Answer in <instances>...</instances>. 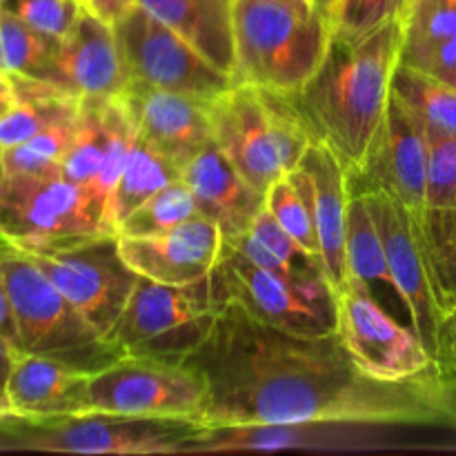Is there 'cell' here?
<instances>
[{
	"label": "cell",
	"mask_w": 456,
	"mask_h": 456,
	"mask_svg": "<svg viewBox=\"0 0 456 456\" xmlns=\"http://www.w3.org/2000/svg\"><path fill=\"white\" fill-rule=\"evenodd\" d=\"M208 386L200 421L281 426H387L456 430V381L441 368L403 381L365 374L338 332L298 334L221 305L185 356Z\"/></svg>",
	"instance_id": "cell-1"
},
{
	"label": "cell",
	"mask_w": 456,
	"mask_h": 456,
	"mask_svg": "<svg viewBox=\"0 0 456 456\" xmlns=\"http://www.w3.org/2000/svg\"><path fill=\"white\" fill-rule=\"evenodd\" d=\"M403 49V20H387L363 38L332 36L323 61L297 92L281 94L312 141L328 145L346 169L363 160L392 98Z\"/></svg>",
	"instance_id": "cell-2"
},
{
	"label": "cell",
	"mask_w": 456,
	"mask_h": 456,
	"mask_svg": "<svg viewBox=\"0 0 456 456\" xmlns=\"http://www.w3.org/2000/svg\"><path fill=\"white\" fill-rule=\"evenodd\" d=\"M330 40L328 18L314 7L281 0H236L234 83L274 94L297 92L321 65Z\"/></svg>",
	"instance_id": "cell-3"
},
{
	"label": "cell",
	"mask_w": 456,
	"mask_h": 456,
	"mask_svg": "<svg viewBox=\"0 0 456 456\" xmlns=\"http://www.w3.org/2000/svg\"><path fill=\"white\" fill-rule=\"evenodd\" d=\"M0 274L12 301L20 352L65 361L87 372H98L125 356L105 341L25 249L3 239Z\"/></svg>",
	"instance_id": "cell-4"
},
{
	"label": "cell",
	"mask_w": 456,
	"mask_h": 456,
	"mask_svg": "<svg viewBox=\"0 0 456 456\" xmlns=\"http://www.w3.org/2000/svg\"><path fill=\"white\" fill-rule=\"evenodd\" d=\"M212 428L191 417L83 412L69 417H4L0 432L18 448L67 454H194Z\"/></svg>",
	"instance_id": "cell-5"
},
{
	"label": "cell",
	"mask_w": 456,
	"mask_h": 456,
	"mask_svg": "<svg viewBox=\"0 0 456 456\" xmlns=\"http://www.w3.org/2000/svg\"><path fill=\"white\" fill-rule=\"evenodd\" d=\"M209 281L218 307L230 303L252 319L288 332H337V289L325 272L281 274L254 265L223 245Z\"/></svg>",
	"instance_id": "cell-6"
},
{
	"label": "cell",
	"mask_w": 456,
	"mask_h": 456,
	"mask_svg": "<svg viewBox=\"0 0 456 456\" xmlns=\"http://www.w3.org/2000/svg\"><path fill=\"white\" fill-rule=\"evenodd\" d=\"M118 234L92 190L61 172L0 169V239L16 245H65Z\"/></svg>",
	"instance_id": "cell-7"
},
{
	"label": "cell",
	"mask_w": 456,
	"mask_h": 456,
	"mask_svg": "<svg viewBox=\"0 0 456 456\" xmlns=\"http://www.w3.org/2000/svg\"><path fill=\"white\" fill-rule=\"evenodd\" d=\"M212 281L165 285L138 276L127 305L105 341L129 356L185 361L218 314Z\"/></svg>",
	"instance_id": "cell-8"
},
{
	"label": "cell",
	"mask_w": 456,
	"mask_h": 456,
	"mask_svg": "<svg viewBox=\"0 0 456 456\" xmlns=\"http://www.w3.org/2000/svg\"><path fill=\"white\" fill-rule=\"evenodd\" d=\"M118 240V234H102L65 245L18 248L25 249L80 314L107 337L138 281L120 254Z\"/></svg>",
	"instance_id": "cell-9"
},
{
	"label": "cell",
	"mask_w": 456,
	"mask_h": 456,
	"mask_svg": "<svg viewBox=\"0 0 456 456\" xmlns=\"http://www.w3.org/2000/svg\"><path fill=\"white\" fill-rule=\"evenodd\" d=\"M205 403L203 377L183 361L125 354L89 381L87 412L200 419Z\"/></svg>",
	"instance_id": "cell-10"
},
{
	"label": "cell",
	"mask_w": 456,
	"mask_h": 456,
	"mask_svg": "<svg viewBox=\"0 0 456 456\" xmlns=\"http://www.w3.org/2000/svg\"><path fill=\"white\" fill-rule=\"evenodd\" d=\"M129 80L214 101L234 85V78L196 52L183 36L136 4L114 22Z\"/></svg>",
	"instance_id": "cell-11"
},
{
	"label": "cell",
	"mask_w": 456,
	"mask_h": 456,
	"mask_svg": "<svg viewBox=\"0 0 456 456\" xmlns=\"http://www.w3.org/2000/svg\"><path fill=\"white\" fill-rule=\"evenodd\" d=\"M428 127L396 94H392L386 116L370 141L363 160L347 172L350 194L372 191L392 196L403 205L419 227L426 218L428 190Z\"/></svg>",
	"instance_id": "cell-12"
},
{
	"label": "cell",
	"mask_w": 456,
	"mask_h": 456,
	"mask_svg": "<svg viewBox=\"0 0 456 456\" xmlns=\"http://www.w3.org/2000/svg\"><path fill=\"white\" fill-rule=\"evenodd\" d=\"M337 332L354 363L370 377L403 381L439 368L412 325H403L365 285L337 292Z\"/></svg>",
	"instance_id": "cell-13"
},
{
	"label": "cell",
	"mask_w": 456,
	"mask_h": 456,
	"mask_svg": "<svg viewBox=\"0 0 456 456\" xmlns=\"http://www.w3.org/2000/svg\"><path fill=\"white\" fill-rule=\"evenodd\" d=\"M363 199L381 234L392 281L408 312L410 325L419 334L432 359L436 361V343H439L444 310L436 301L435 285H432L421 227L414 221L412 214L403 205L396 203L392 196L372 191V194H363Z\"/></svg>",
	"instance_id": "cell-14"
},
{
	"label": "cell",
	"mask_w": 456,
	"mask_h": 456,
	"mask_svg": "<svg viewBox=\"0 0 456 456\" xmlns=\"http://www.w3.org/2000/svg\"><path fill=\"white\" fill-rule=\"evenodd\" d=\"M209 123L214 145L258 191L267 194L288 174L276 150L274 114L263 89L234 83L209 101Z\"/></svg>",
	"instance_id": "cell-15"
},
{
	"label": "cell",
	"mask_w": 456,
	"mask_h": 456,
	"mask_svg": "<svg viewBox=\"0 0 456 456\" xmlns=\"http://www.w3.org/2000/svg\"><path fill=\"white\" fill-rule=\"evenodd\" d=\"M120 101L132 118L136 136L172 160L178 169L212 142L209 101L151 87L138 80H129Z\"/></svg>",
	"instance_id": "cell-16"
},
{
	"label": "cell",
	"mask_w": 456,
	"mask_h": 456,
	"mask_svg": "<svg viewBox=\"0 0 456 456\" xmlns=\"http://www.w3.org/2000/svg\"><path fill=\"white\" fill-rule=\"evenodd\" d=\"M52 83L80 101H114L129 85L116 29L87 7L58 45Z\"/></svg>",
	"instance_id": "cell-17"
},
{
	"label": "cell",
	"mask_w": 456,
	"mask_h": 456,
	"mask_svg": "<svg viewBox=\"0 0 456 456\" xmlns=\"http://www.w3.org/2000/svg\"><path fill=\"white\" fill-rule=\"evenodd\" d=\"M120 254L138 276L165 285H190L212 274L223 252L221 227L208 216L151 236H118Z\"/></svg>",
	"instance_id": "cell-18"
},
{
	"label": "cell",
	"mask_w": 456,
	"mask_h": 456,
	"mask_svg": "<svg viewBox=\"0 0 456 456\" xmlns=\"http://www.w3.org/2000/svg\"><path fill=\"white\" fill-rule=\"evenodd\" d=\"M92 374L65 361L18 352L4 387L9 412L22 419L87 412Z\"/></svg>",
	"instance_id": "cell-19"
},
{
	"label": "cell",
	"mask_w": 456,
	"mask_h": 456,
	"mask_svg": "<svg viewBox=\"0 0 456 456\" xmlns=\"http://www.w3.org/2000/svg\"><path fill=\"white\" fill-rule=\"evenodd\" d=\"M298 167L307 174L310 181L312 214L319 234L325 276L334 289L341 292L350 285L346 261L347 205H350L347 169L341 159L319 141L310 142Z\"/></svg>",
	"instance_id": "cell-20"
},
{
	"label": "cell",
	"mask_w": 456,
	"mask_h": 456,
	"mask_svg": "<svg viewBox=\"0 0 456 456\" xmlns=\"http://www.w3.org/2000/svg\"><path fill=\"white\" fill-rule=\"evenodd\" d=\"M181 178L194 194L200 214L221 227L223 239L248 232L265 208V194L245 181L214 141L181 169Z\"/></svg>",
	"instance_id": "cell-21"
},
{
	"label": "cell",
	"mask_w": 456,
	"mask_h": 456,
	"mask_svg": "<svg viewBox=\"0 0 456 456\" xmlns=\"http://www.w3.org/2000/svg\"><path fill=\"white\" fill-rule=\"evenodd\" d=\"M236 0H138L145 12L176 31L212 65L234 78Z\"/></svg>",
	"instance_id": "cell-22"
},
{
	"label": "cell",
	"mask_w": 456,
	"mask_h": 456,
	"mask_svg": "<svg viewBox=\"0 0 456 456\" xmlns=\"http://www.w3.org/2000/svg\"><path fill=\"white\" fill-rule=\"evenodd\" d=\"M12 83L16 101L0 118V150L27 141L49 125L74 118L83 102L47 80L12 76Z\"/></svg>",
	"instance_id": "cell-23"
},
{
	"label": "cell",
	"mask_w": 456,
	"mask_h": 456,
	"mask_svg": "<svg viewBox=\"0 0 456 456\" xmlns=\"http://www.w3.org/2000/svg\"><path fill=\"white\" fill-rule=\"evenodd\" d=\"M346 261L350 283L365 285L372 294L374 288L381 285V288L392 289L399 297V292L395 288V281H392L390 265H387L381 234H379L377 223H374L363 196L350 194V205H347Z\"/></svg>",
	"instance_id": "cell-24"
},
{
	"label": "cell",
	"mask_w": 456,
	"mask_h": 456,
	"mask_svg": "<svg viewBox=\"0 0 456 456\" xmlns=\"http://www.w3.org/2000/svg\"><path fill=\"white\" fill-rule=\"evenodd\" d=\"M178 178H181V169L172 160L159 154L145 141L134 136L127 165H125L123 174H120L118 183H116L110 203V216L116 232H118L120 221L127 218L138 205H142L160 187L169 185V183L178 181Z\"/></svg>",
	"instance_id": "cell-25"
},
{
	"label": "cell",
	"mask_w": 456,
	"mask_h": 456,
	"mask_svg": "<svg viewBox=\"0 0 456 456\" xmlns=\"http://www.w3.org/2000/svg\"><path fill=\"white\" fill-rule=\"evenodd\" d=\"M58 45H61L58 38L40 34L0 7V49H3L4 71L9 76L52 83Z\"/></svg>",
	"instance_id": "cell-26"
},
{
	"label": "cell",
	"mask_w": 456,
	"mask_h": 456,
	"mask_svg": "<svg viewBox=\"0 0 456 456\" xmlns=\"http://www.w3.org/2000/svg\"><path fill=\"white\" fill-rule=\"evenodd\" d=\"M392 94H396L430 132L456 134V87L452 85L399 62Z\"/></svg>",
	"instance_id": "cell-27"
},
{
	"label": "cell",
	"mask_w": 456,
	"mask_h": 456,
	"mask_svg": "<svg viewBox=\"0 0 456 456\" xmlns=\"http://www.w3.org/2000/svg\"><path fill=\"white\" fill-rule=\"evenodd\" d=\"M265 208L305 252L321 258L319 234H316L314 214H312L310 181L301 167L285 174L267 190Z\"/></svg>",
	"instance_id": "cell-28"
},
{
	"label": "cell",
	"mask_w": 456,
	"mask_h": 456,
	"mask_svg": "<svg viewBox=\"0 0 456 456\" xmlns=\"http://www.w3.org/2000/svg\"><path fill=\"white\" fill-rule=\"evenodd\" d=\"M203 216L194 194L183 178L160 187L142 205H138L118 225V236H151Z\"/></svg>",
	"instance_id": "cell-29"
},
{
	"label": "cell",
	"mask_w": 456,
	"mask_h": 456,
	"mask_svg": "<svg viewBox=\"0 0 456 456\" xmlns=\"http://www.w3.org/2000/svg\"><path fill=\"white\" fill-rule=\"evenodd\" d=\"M105 101L80 102L76 132L67 147L58 172L71 183L92 190L98 172H101L102 156H105V120H102Z\"/></svg>",
	"instance_id": "cell-30"
},
{
	"label": "cell",
	"mask_w": 456,
	"mask_h": 456,
	"mask_svg": "<svg viewBox=\"0 0 456 456\" xmlns=\"http://www.w3.org/2000/svg\"><path fill=\"white\" fill-rule=\"evenodd\" d=\"M76 120H78V114L74 118L49 125L43 132L34 134L18 145L0 150V169L7 174L56 172L74 138Z\"/></svg>",
	"instance_id": "cell-31"
},
{
	"label": "cell",
	"mask_w": 456,
	"mask_h": 456,
	"mask_svg": "<svg viewBox=\"0 0 456 456\" xmlns=\"http://www.w3.org/2000/svg\"><path fill=\"white\" fill-rule=\"evenodd\" d=\"M307 428L281 423H239L212 428L208 439L196 448L200 452H236V450H283L307 444Z\"/></svg>",
	"instance_id": "cell-32"
},
{
	"label": "cell",
	"mask_w": 456,
	"mask_h": 456,
	"mask_svg": "<svg viewBox=\"0 0 456 456\" xmlns=\"http://www.w3.org/2000/svg\"><path fill=\"white\" fill-rule=\"evenodd\" d=\"M102 120H105V156H102L101 172L92 185V194L101 200V205L110 214L111 194H114V187L123 174L125 165H127L136 132H134L132 118H129L120 98L105 101Z\"/></svg>",
	"instance_id": "cell-33"
},
{
	"label": "cell",
	"mask_w": 456,
	"mask_h": 456,
	"mask_svg": "<svg viewBox=\"0 0 456 456\" xmlns=\"http://www.w3.org/2000/svg\"><path fill=\"white\" fill-rule=\"evenodd\" d=\"M423 243L441 310L456 307V209L423 221Z\"/></svg>",
	"instance_id": "cell-34"
},
{
	"label": "cell",
	"mask_w": 456,
	"mask_h": 456,
	"mask_svg": "<svg viewBox=\"0 0 456 456\" xmlns=\"http://www.w3.org/2000/svg\"><path fill=\"white\" fill-rule=\"evenodd\" d=\"M428 145H430V159H428L426 218H432L456 209V134H439L428 129Z\"/></svg>",
	"instance_id": "cell-35"
},
{
	"label": "cell",
	"mask_w": 456,
	"mask_h": 456,
	"mask_svg": "<svg viewBox=\"0 0 456 456\" xmlns=\"http://www.w3.org/2000/svg\"><path fill=\"white\" fill-rule=\"evenodd\" d=\"M399 0H334L328 13L330 31L337 38L356 40L396 18Z\"/></svg>",
	"instance_id": "cell-36"
},
{
	"label": "cell",
	"mask_w": 456,
	"mask_h": 456,
	"mask_svg": "<svg viewBox=\"0 0 456 456\" xmlns=\"http://www.w3.org/2000/svg\"><path fill=\"white\" fill-rule=\"evenodd\" d=\"M0 7L40 34L61 40L78 20L85 4H80L78 0H3Z\"/></svg>",
	"instance_id": "cell-37"
},
{
	"label": "cell",
	"mask_w": 456,
	"mask_h": 456,
	"mask_svg": "<svg viewBox=\"0 0 456 456\" xmlns=\"http://www.w3.org/2000/svg\"><path fill=\"white\" fill-rule=\"evenodd\" d=\"M249 232L288 267L289 272H316L323 270V263L321 258L312 256L310 252L301 248L297 240L292 239L288 230L272 216V212L267 208H263L261 212L256 214V218L249 225ZM325 272V270H323Z\"/></svg>",
	"instance_id": "cell-38"
},
{
	"label": "cell",
	"mask_w": 456,
	"mask_h": 456,
	"mask_svg": "<svg viewBox=\"0 0 456 456\" xmlns=\"http://www.w3.org/2000/svg\"><path fill=\"white\" fill-rule=\"evenodd\" d=\"M401 65L414 67V69L423 71V74L432 76L441 83L456 87V36L439 45H432L426 52L408 58V61H401Z\"/></svg>",
	"instance_id": "cell-39"
},
{
	"label": "cell",
	"mask_w": 456,
	"mask_h": 456,
	"mask_svg": "<svg viewBox=\"0 0 456 456\" xmlns=\"http://www.w3.org/2000/svg\"><path fill=\"white\" fill-rule=\"evenodd\" d=\"M436 365L445 377L456 381V307L445 312L439 330V343H436Z\"/></svg>",
	"instance_id": "cell-40"
},
{
	"label": "cell",
	"mask_w": 456,
	"mask_h": 456,
	"mask_svg": "<svg viewBox=\"0 0 456 456\" xmlns=\"http://www.w3.org/2000/svg\"><path fill=\"white\" fill-rule=\"evenodd\" d=\"M138 4V0H87L85 7L89 9L92 13H96L98 18L107 22H118L120 18L127 16L134 7Z\"/></svg>",
	"instance_id": "cell-41"
},
{
	"label": "cell",
	"mask_w": 456,
	"mask_h": 456,
	"mask_svg": "<svg viewBox=\"0 0 456 456\" xmlns=\"http://www.w3.org/2000/svg\"><path fill=\"white\" fill-rule=\"evenodd\" d=\"M0 337L7 338L16 350L18 347V332H16V323H13V310H12V301H9L7 294V285H4L3 274H0Z\"/></svg>",
	"instance_id": "cell-42"
},
{
	"label": "cell",
	"mask_w": 456,
	"mask_h": 456,
	"mask_svg": "<svg viewBox=\"0 0 456 456\" xmlns=\"http://www.w3.org/2000/svg\"><path fill=\"white\" fill-rule=\"evenodd\" d=\"M18 352L20 350H16V347H13L7 338L0 337V396H3V399H4V387H7L9 372H12L13 361H16Z\"/></svg>",
	"instance_id": "cell-43"
},
{
	"label": "cell",
	"mask_w": 456,
	"mask_h": 456,
	"mask_svg": "<svg viewBox=\"0 0 456 456\" xmlns=\"http://www.w3.org/2000/svg\"><path fill=\"white\" fill-rule=\"evenodd\" d=\"M13 101H16V96H13L12 76L0 74V118H3L9 110H12Z\"/></svg>",
	"instance_id": "cell-44"
},
{
	"label": "cell",
	"mask_w": 456,
	"mask_h": 456,
	"mask_svg": "<svg viewBox=\"0 0 456 456\" xmlns=\"http://www.w3.org/2000/svg\"><path fill=\"white\" fill-rule=\"evenodd\" d=\"M310 3L314 4V9H319V12L323 13L325 18H328V13H330V9H332L334 0H310Z\"/></svg>",
	"instance_id": "cell-45"
},
{
	"label": "cell",
	"mask_w": 456,
	"mask_h": 456,
	"mask_svg": "<svg viewBox=\"0 0 456 456\" xmlns=\"http://www.w3.org/2000/svg\"><path fill=\"white\" fill-rule=\"evenodd\" d=\"M414 0H399V9H396V13H399V18H403L405 13H408L410 4H412Z\"/></svg>",
	"instance_id": "cell-46"
},
{
	"label": "cell",
	"mask_w": 456,
	"mask_h": 456,
	"mask_svg": "<svg viewBox=\"0 0 456 456\" xmlns=\"http://www.w3.org/2000/svg\"><path fill=\"white\" fill-rule=\"evenodd\" d=\"M9 414H12V412H9V405H7V401H4L3 396H0V421H3L4 417H9Z\"/></svg>",
	"instance_id": "cell-47"
},
{
	"label": "cell",
	"mask_w": 456,
	"mask_h": 456,
	"mask_svg": "<svg viewBox=\"0 0 456 456\" xmlns=\"http://www.w3.org/2000/svg\"><path fill=\"white\" fill-rule=\"evenodd\" d=\"M281 3H289V4H298V7H314L310 0H281ZM319 12V9H316Z\"/></svg>",
	"instance_id": "cell-48"
},
{
	"label": "cell",
	"mask_w": 456,
	"mask_h": 456,
	"mask_svg": "<svg viewBox=\"0 0 456 456\" xmlns=\"http://www.w3.org/2000/svg\"><path fill=\"white\" fill-rule=\"evenodd\" d=\"M0 74H7V71H4V61H3V49H0Z\"/></svg>",
	"instance_id": "cell-49"
},
{
	"label": "cell",
	"mask_w": 456,
	"mask_h": 456,
	"mask_svg": "<svg viewBox=\"0 0 456 456\" xmlns=\"http://www.w3.org/2000/svg\"><path fill=\"white\" fill-rule=\"evenodd\" d=\"M78 3H80V4H87V0H78Z\"/></svg>",
	"instance_id": "cell-50"
},
{
	"label": "cell",
	"mask_w": 456,
	"mask_h": 456,
	"mask_svg": "<svg viewBox=\"0 0 456 456\" xmlns=\"http://www.w3.org/2000/svg\"><path fill=\"white\" fill-rule=\"evenodd\" d=\"M0 4H3V0H0Z\"/></svg>",
	"instance_id": "cell-51"
}]
</instances>
